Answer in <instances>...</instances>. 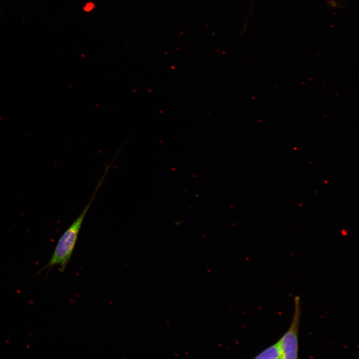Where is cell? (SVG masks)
I'll return each mask as SVG.
<instances>
[{"label":"cell","instance_id":"3957f363","mask_svg":"<svg viewBox=\"0 0 359 359\" xmlns=\"http://www.w3.org/2000/svg\"><path fill=\"white\" fill-rule=\"evenodd\" d=\"M256 359H282L281 351L278 341L273 345L269 347L258 356Z\"/></svg>","mask_w":359,"mask_h":359},{"label":"cell","instance_id":"7a4b0ae2","mask_svg":"<svg viewBox=\"0 0 359 359\" xmlns=\"http://www.w3.org/2000/svg\"><path fill=\"white\" fill-rule=\"evenodd\" d=\"M295 301V311L291 326L288 331L278 341L282 359H297L298 355V330L300 317V298L296 296Z\"/></svg>","mask_w":359,"mask_h":359},{"label":"cell","instance_id":"6da1fadb","mask_svg":"<svg viewBox=\"0 0 359 359\" xmlns=\"http://www.w3.org/2000/svg\"><path fill=\"white\" fill-rule=\"evenodd\" d=\"M107 173L108 170H105L104 174L97 183L89 202L81 213L73 221L61 236L57 242L51 258L48 263L38 271V273H41L46 269H50L54 266H59V270L60 272H63L64 271L71 259L84 219Z\"/></svg>","mask_w":359,"mask_h":359},{"label":"cell","instance_id":"277c9868","mask_svg":"<svg viewBox=\"0 0 359 359\" xmlns=\"http://www.w3.org/2000/svg\"><path fill=\"white\" fill-rule=\"evenodd\" d=\"M94 5L93 3H88L84 7V10L87 12L90 11L94 8Z\"/></svg>","mask_w":359,"mask_h":359}]
</instances>
